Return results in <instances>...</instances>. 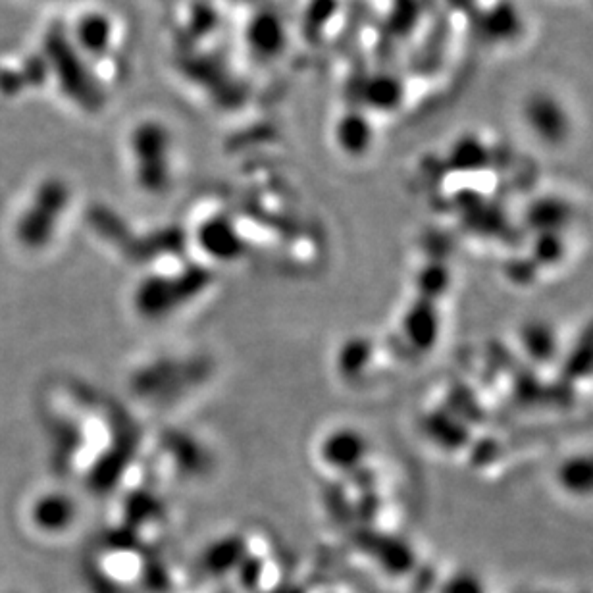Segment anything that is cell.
<instances>
[{
	"label": "cell",
	"mask_w": 593,
	"mask_h": 593,
	"mask_svg": "<svg viewBox=\"0 0 593 593\" xmlns=\"http://www.w3.org/2000/svg\"><path fill=\"white\" fill-rule=\"evenodd\" d=\"M135 178L151 191H162L174 172V135L158 120L139 122L129 135Z\"/></svg>",
	"instance_id": "6da1fadb"
},
{
	"label": "cell",
	"mask_w": 593,
	"mask_h": 593,
	"mask_svg": "<svg viewBox=\"0 0 593 593\" xmlns=\"http://www.w3.org/2000/svg\"><path fill=\"white\" fill-rule=\"evenodd\" d=\"M524 118L542 141H563L570 133V114L553 95L538 93L524 103Z\"/></svg>",
	"instance_id": "7a4b0ae2"
},
{
	"label": "cell",
	"mask_w": 593,
	"mask_h": 593,
	"mask_svg": "<svg viewBox=\"0 0 593 593\" xmlns=\"http://www.w3.org/2000/svg\"><path fill=\"white\" fill-rule=\"evenodd\" d=\"M112 35H114V27L110 24V20L97 12L83 16L79 20L78 31L74 33L79 52L83 54L85 52L104 54L112 47Z\"/></svg>",
	"instance_id": "3957f363"
},
{
	"label": "cell",
	"mask_w": 593,
	"mask_h": 593,
	"mask_svg": "<svg viewBox=\"0 0 593 593\" xmlns=\"http://www.w3.org/2000/svg\"><path fill=\"white\" fill-rule=\"evenodd\" d=\"M284 27L270 16H260L247 33V41L251 43L253 51H257L260 56H274L282 49L284 43Z\"/></svg>",
	"instance_id": "277c9868"
},
{
	"label": "cell",
	"mask_w": 593,
	"mask_h": 593,
	"mask_svg": "<svg viewBox=\"0 0 593 593\" xmlns=\"http://www.w3.org/2000/svg\"><path fill=\"white\" fill-rule=\"evenodd\" d=\"M337 141L339 147L343 145L347 151L359 155L364 149H368L370 129L366 128L361 118H347L337 126Z\"/></svg>",
	"instance_id": "5b68a950"
},
{
	"label": "cell",
	"mask_w": 593,
	"mask_h": 593,
	"mask_svg": "<svg viewBox=\"0 0 593 593\" xmlns=\"http://www.w3.org/2000/svg\"><path fill=\"white\" fill-rule=\"evenodd\" d=\"M484 584L482 580L474 578L472 574H459L451 582H447V592L445 593H484Z\"/></svg>",
	"instance_id": "8992f818"
}]
</instances>
